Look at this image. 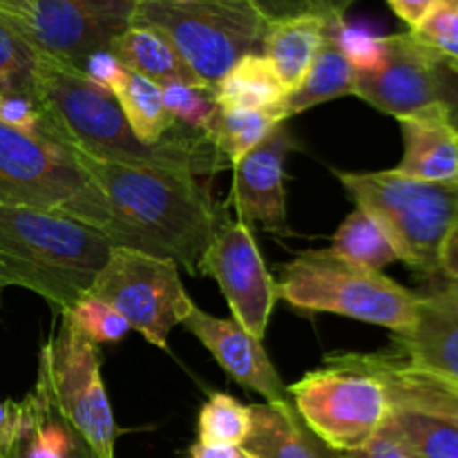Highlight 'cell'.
Returning <instances> with one entry per match:
<instances>
[{"label":"cell","mask_w":458,"mask_h":458,"mask_svg":"<svg viewBox=\"0 0 458 458\" xmlns=\"http://www.w3.org/2000/svg\"><path fill=\"white\" fill-rule=\"evenodd\" d=\"M277 298L293 309L335 313L392 334L410 329L419 313L420 295L383 276L338 258L331 249L304 250L284 264Z\"/></svg>","instance_id":"5b68a950"},{"label":"cell","mask_w":458,"mask_h":458,"mask_svg":"<svg viewBox=\"0 0 458 458\" xmlns=\"http://www.w3.org/2000/svg\"><path fill=\"white\" fill-rule=\"evenodd\" d=\"M327 27L338 43L340 52L356 72H371L383 63L385 49H387L385 36L371 34L365 27L349 25L344 18L329 21Z\"/></svg>","instance_id":"d6a6232c"},{"label":"cell","mask_w":458,"mask_h":458,"mask_svg":"<svg viewBox=\"0 0 458 458\" xmlns=\"http://www.w3.org/2000/svg\"><path fill=\"white\" fill-rule=\"evenodd\" d=\"M110 52L119 58L125 70L146 76L159 85L186 83L195 85V88H206L197 79L195 72L183 63L170 40L150 27L132 25L110 45Z\"/></svg>","instance_id":"44dd1931"},{"label":"cell","mask_w":458,"mask_h":458,"mask_svg":"<svg viewBox=\"0 0 458 458\" xmlns=\"http://www.w3.org/2000/svg\"><path fill=\"white\" fill-rule=\"evenodd\" d=\"M31 7H34V0H0V13L16 18V21L30 16Z\"/></svg>","instance_id":"7bdbcfd3"},{"label":"cell","mask_w":458,"mask_h":458,"mask_svg":"<svg viewBox=\"0 0 458 458\" xmlns=\"http://www.w3.org/2000/svg\"><path fill=\"white\" fill-rule=\"evenodd\" d=\"M0 123L38 139L45 132L43 112L30 97H0Z\"/></svg>","instance_id":"e575fe53"},{"label":"cell","mask_w":458,"mask_h":458,"mask_svg":"<svg viewBox=\"0 0 458 458\" xmlns=\"http://www.w3.org/2000/svg\"><path fill=\"white\" fill-rule=\"evenodd\" d=\"M291 150H295V139L284 121L240 164L233 165L231 204L242 222L259 224L273 233L286 231L284 165Z\"/></svg>","instance_id":"2e32d148"},{"label":"cell","mask_w":458,"mask_h":458,"mask_svg":"<svg viewBox=\"0 0 458 458\" xmlns=\"http://www.w3.org/2000/svg\"><path fill=\"white\" fill-rule=\"evenodd\" d=\"M110 249L74 219L0 206V286L31 291L61 313L88 293Z\"/></svg>","instance_id":"3957f363"},{"label":"cell","mask_w":458,"mask_h":458,"mask_svg":"<svg viewBox=\"0 0 458 458\" xmlns=\"http://www.w3.org/2000/svg\"><path fill=\"white\" fill-rule=\"evenodd\" d=\"M65 313H70V318L76 322V327L97 344L119 343V340L125 338L130 331L128 320H125L119 311H114L110 304L101 302V300L94 298V295L89 293H85L83 298Z\"/></svg>","instance_id":"1f68e13d"},{"label":"cell","mask_w":458,"mask_h":458,"mask_svg":"<svg viewBox=\"0 0 458 458\" xmlns=\"http://www.w3.org/2000/svg\"><path fill=\"white\" fill-rule=\"evenodd\" d=\"M70 152L106 199L107 224L101 235L110 246L173 259L201 276L206 250L228 217L197 177Z\"/></svg>","instance_id":"6da1fadb"},{"label":"cell","mask_w":458,"mask_h":458,"mask_svg":"<svg viewBox=\"0 0 458 458\" xmlns=\"http://www.w3.org/2000/svg\"><path fill=\"white\" fill-rule=\"evenodd\" d=\"M385 428L411 458H458V429L432 416L392 407Z\"/></svg>","instance_id":"4316f807"},{"label":"cell","mask_w":458,"mask_h":458,"mask_svg":"<svg viewBox=\"0 0 458 458\" xmlns=\"http://www.w3.org/2000/svg\"><path fill=\"white\" fill-rule=\"evenodd\" d=\"M445 284H447V286H450V289H452V291H454V293H456V298H458V289H456V286H452V284H450V282H445Z\"/></svg>","instance_id":"bcb514c9"},{"label":"cell","mask_w":458,"mask_h":458,"mask_svg":"<svg viewBox=\"0 0 458 458\" xmlns=\"http://www.w3.org/2000/svg\"><path fill=\"white\" fill-rule=\"evenodd\" d=\"M114 98L139 141L155 146L177 132V121L165 110L161 85L134 72H125Z\"/></svg>","instance_id":"d4e9b609"},{"label":"cell","mask_w":458,"mask_h":458,"mask_svg":"<svg viewBox=\"0 0 458 458\" xmlns=\"http://www.w3.org/2000/svg\"><path fill=\"white\" fill-rule=\"evenodd\" d=\"M199 443L206 445H244L253 428L250 407L228 394H213L204 403L197 420Z\"/></svg>","instance_id":"f1b7e54d"},{"label":"cell","mask_w":458,"mask_h":458,"mask_svg":"<svg viewBox=\"0 0 458 458\" xmlns=\"http://www.w3.org/2000/svg\"><path fill=\"white\" fill-rule=\"evenodd\" d=\"M139 0H34L22 21L9 18L45 56L81 70L85 58L106 52L134 25Z\"/></svg>","instance_id":"8fae6325"},{"label":"cell","mask_w":458,"mask_h":458,"mask_svg":"<svg viewBox=\"0 0 458 458\" xmlns=\"http://www.w3.org/2000/svg\"><path fill=\"white\" fill-rule=\"evenodd\" d=\"M286 114L282 110H231L217 107L213 121L204 137L228 164V168L240 164L250 150L259 146L276 125L284 123Z\"/></svg>","instance_id":"603a6c76"},{"label":"cell","mask_w":458,"mask_h":458,"mask_svg":"<svg viewBox=\"0 0 458 458\" xmlns=\"http://www.w3.org/2000/svg\"><path fill=\"white\" fill-rule=\"evenodd\" d=\"M302 423L338 454L365 447L387 423L392 403L369 374L325 365L289 387Z\"/></svg>","instance_id":"9c48e42d"},{"label":"cell","mask_w":458,"mask_h":458,"mask_svg":"<svg viewBox=\"0 0 458 458\" xmlns=\"http://www.w3.org/2000/svg\"><path fill=\"white\" fill-rule=\"evenodd\" d=\"M38 58V49L31 47L12 21L0 13V97L36 98Z\"/></svg>","instance_id":"83f0119b"},{"label":"cell","mask_w":458,"mask_h":458,"mask_svg":"<svg viewBox=\"0 0 458 458\" xmlns=\"http://www.w3.org/2000/svg\"><path fill=\"white\" fill-rule=\"evenodd\" d=\"M40 54V52H38ZM36 103L43 112L45 141L114 164L188 173L192 177L226 170L201 132H174L148 146L130 130L110 89L67 63L40 54L36 70Z\"/></svg>","instance_id":"7a4b0ae2"},{"label":"cell","mask_w":458,"mask_h":458,"mask_svg":"<svg viewBox=\"0 0 458 458\" xmlns=\"http://www.w3.org/2000/svg\"><path fill=\"white\" fill-rule=\"evenodd\" d=\"M438 103L458 119V63L438 58Z\"/></svg>","instance_id":"f35d334b"},{"label":"cell","mask_w":458,"mask_h":458,"mask_svg":"<svg viewBox=\"0 0 458 458\" xmlns=\"http://www.w3.org/2000/svg\"><path fill=\"white\" fill-rule=\"evenodd\" d=\"M331 250L338 258L358 264V267L371 268V271H383L387 264L398 259V253L394 249L392 240L387 237V233L362 208L353 210L340 224L334 235Z\"/></svg>","instance_id":"484cf974"},{"label":"cell","mask_w":458,"mask_h":458,"mask_svg":"<svg viewBox=\"0 0 458 458\" xmlns=\"http://www.w3.org/2000/svg\"><path fill=\"white\" fill-rule=\"evenodd\" d=\"M268 22L298 16H316L322 21H338L347 16V9L358 0H246Z\"/></svg>","instance_id":"836d02e7"},{"label":"cell","mask_w":458,"mask_h":458,"mask_svg":"<svg viewBox=\"0 0 458 458\" xmlns=\"http://www.w3.org/2000/svg\"><path fill=\"white\" fill-rule=\"evenodd\" d=\"M81 72H83L88 79H92L94 83L101 85V88L114 92V89L121 85V81H123L125 72L128 70L121 65L119 58H116L110 49H106V52H97L89 58H85Z\"/></svg>","instance_id":"d590c367"},{"label":"cell","mask_w":458,"mask_h":458,"mask_svg":"<svg viewBox=\"0 0 458 458\" xmlns=\"http://www.w3.org/2000/svg\"><path fill=\"white\" fill-rule=\"evenodd\" d=\"M405 141L396 173L429 183H458V128L437 103L419 114L398 119Z\"/></svg>","instance_id":"ac0fdd59"},{"label":"cell","mask_w":458,"mask_h":458,"mask_svg":"<svg viewBox=\"0 0 458 458\" xmlns=\"http://www.w3.org/2000/svg\"><path fill=\"white\" fill-rule=\"evenodd\" d=\"M0 206L58 213L101 233L107 206L67 148L0 123Z\"/></svg>","instance_id":"52a82bcc"},{"label":"cell","mask_w":458,"mask_h":458,"mask_svg":"<svg viewBox=\"0 0 458 458\" xmlns=\"http://www.w3.org/2000/svg\"><path fill=\"white\" fill-rule=\"evenodd\" d=\"M186 458H255L242 445H206V443H192L188 447Z\"/></svg>","instance_id":"b9f144b4"},{"label":"cell","mask_w":458,"mask_h":458,"mask_svg":"<svg viewBox=\"0 0 458 458\" xmlns=\"http://www.w3.org/2000/svg\"><path fill=\"white\" fill-rule=\"evenodd\" d=\"M27 432L25 401H0V450L13 447Z\"/></svg>","instance_id":"8d00e7d4"},{"label":"cell","mask_w":458,"mask_h":458,"mask_svg":"<svg viewBox=\"0 0 458 458\" xmlns=\"http://www.w3.org/2000/svg\"><path fill=\"white\" fill-rule=\"evenodd\" d=\"M452 121H454V123H456V128H458V119H452Z\"/></svg>","instance_id":"7dc6e473"},{"label":"cell","mask_w":458,"mask_h":458,"mask_svg":"<svg viewBox=\"0 0 458 458\" xmlns=\"http://www.w3.org/2000/svg\"><path fill=\"white\" fill-rule=\"evenodd\" d=\"M387 3L392 4V9L398 13V18L405 21L407 25H410V30H414V27H419L420 22H423V18L432 12V7L438 0H387Z\"/></svg>","instance_id":"ab89813d"},{"label":"cell","mask_w":458,"mask_h":458,"mask_svg":"<svg viewBox=\"0 0 458 458\" xmlns=\"http://www.w3.org/2000/svg\"><path fill=\"white\" fill-rule=\"evenodd\" d=\"M327 22L316 16H298L268 25L262 54L289 94L307 79L325 40Z\"/></svg>","instance_id":"ffe728a7"},{"label":"cell","mask_w":458,"mask_h":458,"mask_svg":"<svg viewBox=\"0 0 458 458\" xmlns=\"http://www.w3.org/2000/svg\"><path fill=\"white\" fill-rule=\"evenodd\" d=\"M165 110L170 112L177 125L192 130V132L204 134L217 112V101L213 97V89L195 88L186 83H165L161 85Z\"/></svg>","instance_id":"f546056e"},{"label":"cell","mask_w":458,"mask_h":458,"mask_svg":"<svg viewBox=\"0 0 458 458\" xmlns=\"http://www.w3.org/2000/svg\"><path fill=\"white\" fill-rule=\"evenodd\" d=\"M385 58L376 70L356 72L353 92L396 119L419 114L438 103V56L410 31L385 36Z\"/></svg>","instance_id":"4fadbf2b"},{"label":"cell","mask_w":458,"mask_h":458,"mask_svg":"<svg viewBox=\"0 0 458 458\" xmlns=\"http://www.w3.org/2000/svg\"><path fill=\"white\" fill-rule=\"evenodd\" d=\"M250 416L253 428L242 447L255 458H340L302 423L293 403L250 405Z\"/></svg>","instance_id":"d6986e66"},{"label":"cell","mask_w":458,"mask_h":458,"mask_svg":"<svg viewBox=\"0 0 458 458\" xmlns=\"http://www.w3.org/2000/svg\"><path fill=\"white\" fill-rule=\"evenodd\" d=\"M201 276H213L233 311V320L253 338L264 340L276 309L277 282L264 264L246 222L226 219L215 233L201 262Z\"/></svg>","instance_id":"7c38bea8"},{"label":"cell","mask_w":458,"mask_h":458,"mask_svg":"<svg viewBox=\"0 0 458 458\" xmlns=\"http://www.w3.org/2000/svg\"><path fill=\"white\" fill-rule=\"evenodd\" d=\"M335 177L356 208L369 213L383 226L398 259L425 276L441 273V249L458 224V183L419 182L396 170H338Z\"/></svg>","instance_id":"277c9868"},{"label":"cell","mask_w":458,"mask_h":458,"mask_svg":"<svg viewBox=\"0 0 458 458\" xmlns=\"http://www.w3.org/2000/svg\"><path fill=\"white\" fill-rule=\"evenodd\" d=\"M88 293L110 304L130 329L159 349H168L170 331L188 302L177 262L121 246H112Z\"/></svg>","instance_id":"30bf717a"},{"label":"cell","mask_w":458,"mask_h":458,"mask_svg":"<svg viewBox=\"0 0 458 458\" xmlns=\"http://www.w3.org/2000/svg\"><path fill=\"white\" fill-rule=\"evenodd\" d=\"M179 325L186 327L208 349L210 356L237 385L264 396L271 405L291 403L289 387L282 383L262 340L253 338L235 320L210 316L188 298Z\"/></svg>","instance_id":"5bb4252c"},{"label":"cell","mask_w":458,"mask_h":458,"mask_svg":"<svg viewBox=\"0 0 458 458\" xmlns=\"http://www.w3.org/2000/svg\"><path fill=\"white\" fill-rule=\"evenodd\" d=\"M392 353L458 383V298L450 286L420 295L414 325L394 334Z\"/></svg>","instance_id":"e0dca14e"},{"label":"cell","mask_w":458,"mask_h":458,"mask_svg":"<svg viewBox=\"0 0 458 458\" xmlns=\"http://www.w3.org/2000/svg\"><path fill=\"white\" fill-rule=\"evenodd\" d=\"M219 107L231 110H282L289 92L262 52L242 56L213 88Z\"/></svg>","instance_id":"7402d4cb"},{"label":"cell","mask_w":458,"mask_h":458,"mask_svg":"<svg viewBox=\"0 0 458 458\" xmlns=\"http://www.w3.org/2000/svg\"><path fill=\"white\" fill-rule=\"evenodd\" d=\"M134 25L165 36L213 89L242 56L262 52L271 22L246 0H139Z\"/></svg>","instance_id":"8992f818"},{"label":"cell","mask_w":458,"mask_h":458,"mask_svg":"<svg viewBox=\"0 0 458 458\" xmlns=\"http://www.w3.org/2000/svg\"><path fill=\"white\" fill-rule=\"evenodd\" d=\"M340 458H411V454L387 428H383L365 447L340 454Z\"/></svg>","instance_id":"74e56055"},{"label":"cell","mask_w":458,"mask_h":458,"mask_svg":"<svg viewBox=\"0 0 458 458\" xmlns=\"http://www.w3.org/2000/svg\"><path fill=\"white\" fill-rule=\"evenodd\" d=\"M21 443H16L13 447H4V450H0V458H21Z\"/></svg>","instance_id":"f6af8a7d"},{"label":"cell","mask_w":458,"mask_h":458,"mask_svg":"<svg viewBox=\"0 0 458 458\" xmlns=\"http://www.w3.org/2000/svg\"><path fill=\"white\" fill-rule=\"evenodd\" d=\"M353 79H356V70L349 65L335 38L331 36L329 27H327L322 47L318 52L316 61H313L311 70H309L307 79L284 101L286 119L304 110H311L320 103L347 97V94L353 92Z\"/></svg>","instance_id":"cb8c5ba5"},{"label":"cell","mask_w":458,"mask_h":458,"mask_svg":"<svg viewBox=\"0 0 458 458\" xmlns=\"http://www.w3.org/2000/svg\"><path fill=\"white\" fill-rule=\"evenodd\" d=\"M410 34L443 61L458 63V0H438Z\"/></svg>","instance_id":"4dcf8cb0"},{"label":"cell","mask_w":458,"mask_h":458,"mask_svg":"<svg viewBox=\"0 0 458 458\" xmlns=\"http://www.w3.org/2000/svg\"><path fill=\"white\" fill-rule=\"evenodd\" d=\"M72 458H94L92 452H89L88 447H85V443L81 441V438L76 437V434H74V452H72Z\"/></svg>","instance_id":"ee69618b"},{"label":"cell","mask_w":458,"mask_h":458,"mask_svg":"<svg viewBox=\"0 0 458 458\" xmlns=\"http://www.w3.org/2000/svg\"><path fill=\"white\" fill-rule=\"evenodd\" d=\"M58 335L40 349L38 383L45 385L54 407L94 458H116V423L101 374L98 344L61 313Z\"/></svg>","instance_id":"ba28073f"},{"label":"cell","mask_w":458,"mask_h":458,"mask_svg":"<svg viewBox=\"0 0 458 458\" xmlns=\"http://www.w3.org/2000/svg\"><path fill=\"white\" fill-rule=\"evenodd\" d=\"M438 276L458 289V224L452 228L441 249V273Z\"/></svg>","instance_id":"60d3db41"},{"label":"cell","mask_w":458,"mask_h":458,"mask_svg":"<svg viewBox=\"0 0 458 458\" xmlns=\"http://www.w3.org/2000/svg\"><path fill=\"white\" fill-rule=\"evenodd\" d=\"M325 365L369 374L387 392L396 410L432 416L458 429V383L411 365L396 353H331Z\"/></svg>","instance_id":"9a60e30c"}]
</instances>
